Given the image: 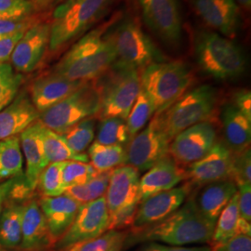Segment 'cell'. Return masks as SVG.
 I'll return each instance as SVG.
<instances>
[{
    "label": "cell",
    "instance_id": "1",
    "mask_svg": "<svg viewBox=\"0 0 251 251\" xmlns=\"http://www.w3.org/2000/svg\"><path fill=\"white\" fill-rule=\"evenodd\" d=\"M110 21L82 36L54 66L51 73L73 81L90 82L100 77L117 60Z\"/></svg>",
    "mask_w": 251,
    "mask_h": 251
},
{
    "label": "cell",
    "instance_id": "2",
    "mask_svg": "<svg viewBox=\"0 0 251 251\" xmlns=\"http://www.w3.org/2000/svg\"><path fill=\"white\" fill-rule=\"evenodd\" d=\"M213 231L214 227L201 216L195 199L191 198L159 223L131 232V236L127 234L126 242H157L179 247L210 245Z\"/></svg>",
    "mask_w": 251,
    "mask_h": 251
},
{
    "label": "cell",
    "instance_id": "3",
    "mask_svg": "<svg viewBox=\"0 0 251 251\" xmlns=\"http://www.w3.org/2000/svg\"><path fill=\"white\" fill-rule=\"evenodd\" d=\"M116 0H64L54 9L49 50L59 52L102 18Z\"/></svg>",
    "mask_w": 251,
    "mask_h": 251
},
{
    "label": "cell",
    "instance_id": "4",
    "mask_svg": "<svg viewBox=\"0 0 251 251\" xmlns=\"http://www.w3.org/2000/svg\"><path fill=\"white\" fill-rule=\"evenodd\" d=\"M93 83L100 97L96 118L118 117L126 120L141 90L140 70L117 60Z\"/></svg>",
    "mask_w": 251,
    "mask_h": 251
},
{
    "label": "cell",
    "instance_id": "5",
    "mask_svg": "<svg viewBox=\"0 0 251 251\" xmlns=\"http://www.w3.org/2000/svg\"><path fill=\"white\" fill-rule=\"evenodd\" d=\"M141 88L151 100L154 115L161 114L179 99L194 82V74L181 61L153 63L140 73Z\"/></svg>",
    "mask_w": 251,
    "mask_h": 251
},
{
    "label": "cell",
    "instance_id": "6",
    "mask_svg": "<svg viewBox=\"0 0 251 251\" xmlns=\"http://www.w3.org/2000/svg\"><path fill=\"white\" fill-rule=\"evenodd\" d=\"M195 54L200 68L217 80L237 78L246 70V58L241 48L215 32L202 31L198 34Z\"/></svg>",
    "mask_w": 251,
    "mask_h": 251
},
{
    "label": "cell",
    "instance_id": "7",
    "mask_svg": "<svg viewBox=\"0 0 251 251\" xmlns=\"http://www.w3.org/2000/svg\"><path fill=\"white\" fill-rule=\"evenodd\" d=\"M218 100L219 96L215 88L210 85H202L186 91L171 107L158 114L162 126L171 141L192 126L211 121L217 110Z\"/></svg>",
    "mask_w": 251,
    "mask_h": 251
},
{
    "label": "cell",
    "instance_id": "8",
    "mask_svg": "<svg viewBox=\"0 0 251 251\" xmlns=\"http://www.w3.org/2000/svg\"><path fill=\"white\" fill-rule=\"evenodd\" d=\"M140 171L129 165L113 170L105 200L110 219L109 230L130 227L139 205Z\"/></svg>",
    "mask_w": 251,
    "mask_h": 251
},
{
    "label": "cell",
    "instance_id": "9",
    "mask_svg": "<svg viewBox=\"0 0 251 251\" xmlns=\"http://www.w3.org/2000/svg\"><path fill=\"white\" fill-rule=\"evenodd\" d=\"M100 97L93 81L85 82L68 97L40 114L39 120L48 128L63 134L82 120L96 117Z\"/></svg>",
    "mask_w": 251,
    "mask_h": 251
},
{
    "label": "cell",
    "instance_id": "10",
    "mask_svg": "<svg viewBox=\"0 0 251 251\" xmlns=\"http://www.w3.org/2000/svg\"><path fill=\"white\" fill-rule=\"evenodd\" d=\"M117 60L138 70L153 63L167 61L165 55L145 35L134 20H124L112 34Z\"/></svg>",
    "mask_w": 251,
    "mask_h": 251
},
{
    "label": "cell",
    "instance_id": "11",
    "mask_svg": "<svg viewBox=\"0 0 251 251\" xmlns=\"http://www.w3.org/2000/svg\"><path fill=\"white\" fill-rule=\"evenodd\" d=\"M171 139L165 132L158 115L126 145V165L137 171H147L156 162L169 154Z\"/></svg>",
    "mask_w": 251,
    "mask_h": 251
},
{
    "label": "cell",
    "instance_id": "12",
    "mask_svg": "<svg viewBox=\"0 0 251 251\" xmlns=\"http://www.w3.org/2000/svg\"><path fill=\"white\" fill-rule=\"evenodd\" d=\"M217 127L212 121L192 126L176 135L170 144L169 154L185 169L204 157L217 142Z\"/></svg>",
    "mask_w": 251,
    "mask_h": 251
},
{
    "label": "cell",
    "instance_id": "13",
    "mask_svg": "<svg viewBox=\"0 0 251 251\" xmlns=\"http://www.w3.org/2000/svg\"><path fill=\"white\" fill-rule=\"evenodd\" d=\"M109 225L105 197L80 205L72 225L54 248L59 251L73 244L95 238L109 230Z\"/></svg>",
    "mask_w": 251,
    "mask_h": 251
},
{
    "label": "cell",
    "instance_id": "14",
    "mask_svg": "<svg viewBox=\"0 0 251 251\" xmlns=\"http://www.w3.org/2000/svg\"><path fill=\"white\" fill-rule=\"evenodd\" d=\"M146 25L170 45H179L182 20L178 0H138Z\"/></svg>",
    "mask_w": 251,
    "mask_h": 251
},
{
    "label": "cell",
    "instance_id": "15",
    "mask_svg": "<svg viewBox=\"0 0 251 251\" xmlns=\"http://www.w3.org/2000/svg\"><path fill=\"white\" fill-rule=\"evenodd\" d=\"M190 185L184 184L155 194L141 202L136 209L131 232L159 223L176 211L188 198Z\"/></svg>",
    "mask_w": 251,
    "mask_h": 251
},
{
    "label": "cell",
    "instance_id": "16",
    "mask_svg": "<svg viewBox=\"0 0 251 251\" xmlns=\"http://www.w3.org/2000/svg\"><path fill=\"white\" fill-rule=\"evenodd\" d=\"M233 160V152L225 142H216L204 157L185 169V179L194 186L203 187L212 182L230 179Z\"/></svg>",
    "mask_w": 251,
    "mask_h": 251
},
{
    "label": "cell",
    "instance_id": "17",
    "mask_svg": "<svg viewBox=\"0 0 251 251\" xmlns=\"http://www.w3.org/2000/svg\"><path fill=\"white\" fill-rule=\"evenodd\" d=\"M50 36V22L41 21L25 31L9 60L13 69L20 74L36 70L49 49Z\"/></svg>",
    "mask_w": 251,
    "mask_h": 251
},
{
    "label": "cell",
    "instance_id": "18",
    "mask_svg": "<svg viewBox=\"0 0 251 251\" xmlns=\"http://www.w3.org/2000/svg\"><path fill=\"white\" fill-rule=\"evenodd\" d=\"M198 15L209 27L233 37L242 25L241 12L234 0H193Z\"/></svg>",
    "mask_w": 251,
    "mask_h": 251
},
{
    "label": "cell",
    "instance_id": "19",
    "mask_svg": "<svg viewBox=\"0 0 251 251\" xmlns=\"http://www.w3.org/2000/svg\"><path fill=\"white\" fill-rule=\"evenodd\" d=\"M185 179V169L179 166L168 154L156 162L140 178L139 202L141 203L155 194L174 188Z\"/></svg>",
    "mask_w": 251,
    "mask_h": 251
},
{
    "label": "cell",
    "instance_id": "20",
    "mask_svg": "<svg viewBox=\"0 0 251 251\" xmlns=\"http://www.w3.org/2000/svg\"><path fill=\"white\" fill-rule=\"evenodd\" d=\"M85 82L69 80L62 75L50 73L33 81L30 87V99L41 114L68 97Z\"/></svg>",
    "mask_w": 251,
    "mask_h": 251
},
{
    "label": "cell",
    "instance_id": "21",
    "mask_svg": "<svg viewBox=\"0 0 251 251\" xmlns=\"http://www.w3.org/2000/svg\"><path fill=\"white\" fill-rule=\"evenodd\" d=\"M49 226L38 201L29 200L25 205L22 223V241L20 248L23 251H41L54 247Z\"/></svg>",
    "mask_w": 251,
    "mask_h": 251
},
{
    "label": "cell",
    "instance_id": "22",
    "mask_svg": "<svg viewBox=\"0 0 251 251\" xmlns=\"http://www.w3.org/2000/svg\"><path fill=\"white\" fill-rule=\"evenodd\" d=\"M39 117L40 113L32 103L26 91H19L15 99L0 111V141L21 134Z\"/></svg>",
    "mask_w": 251,
    "mask_h": 251
},
{
    "label": "cell",
    "instance_id": "23",
    "mask_svg": "<svg viewBox=\"0 0 251 251\" xmlns=\"http://www.w3.org/2000/svg\"><path fill=\"white\" fill-rule=\"evenodd\" d=\"M38 204L56 244L72 225L80 205L65 194L58 197H42Z\"/></svg>",
    "mask_w": 251,
    "mask_h": 251
},
{
    "label": "cell",
    "instance_id": "24",
    "mask_svg": "<svg viewBox=\"0 0 251 251\" xmlns=\"http://www.w3.org/2000/svg\"><path fill=\"white\" fill-rule=\"evenodd\" d=\"M42 122L38 119L20 134L21 147L26 161L25 178L27 185L35 191L40 173L49 165L42 141Z\"/></svg>",
    "mask_w": 251,
    "mask_h": 251
},
{
    "label": "cell",
    "instance_id": "25",
    "mask_svg": "<svg viewBox=\"0 0 251 251\" xmlns=\"http://www.w3.org/2000/svg\"><path fill=\"white\" fill-rule=\"evenodd\" d=\"M203 187L195 202L201 216L212 227H215L218 218L237 193V186L233 180L227 179Z\"/></svg>",
    "mask_w": 251,
    "mask_h": 251
},
{
    "label": "cell",
    "instance_id": "26",
    "mask_svg": "<svg viewBox=\"0 0 251 251\" xmlns=\"http://www.w3.org/2000/svg\"><path fill=\"white\" fill-rule=\"evenodd\" d=\"M222 124L225 144L233 153L251 148V120L233 105L225 104L222 111Z\"/></svg>",
    "mask_w": 251,
    "mask_h": 251
},
{
    "label": "cell",
    "instance_id": "27",
    "mask_svg": "<svg viewBox=\"0 0 251 251\" xmlns=\"http://www.w3.org/2000/svg\"><path fill=\"white\" fill-rule=\"evenodd\" d=\"M25 203L4 201L0 213V247L18 248L22 241V223Z\"/></svg>",
    "mask_w": 251,
    "mask_h": 251
},
{
    "label": "cell",
    "instance_id": "28",
    "mask_svg": "<svg viewBox=\"0 0 251 251\" xmlns=\"http://www.w3.org/2000/svg\"><path fill=\"white\" fill-rule=\"evenodd\" d=\"M241 217L238 209V195L233 196L217 220L210 246L216 248L239 235Z\"/></svg>",
    "mask_w": 251,
    "mask_h": 251
},
{
    "label": "cell",
    "instance_id": "29",
    "mask_svg": "<svg viewBox=\"0 0 251 251\" xmlns=\"http://www.w3.org/2000/svg\"><path fill=\"white\" fill-rule=\"evenodd\" d=\"M23 163L19 135L0 141V183L23 175Z\"/></svg>",
    "mask_w": 251,
    "mask_h": 251
},
{
    "label": "cell",
    "instance_id": "30",
    "mask_svg": "<svg viewBox=\"0 0 251 251\" xmlns=\"http://www.w3.org/2000/svg\"><path fill=\"white\" fill-rule=\"evenodd\" d=\"M89 158L98 172L110 171L126 165V152L122 145H103L94 142L89 147Z\"/></svg>",
    "mask_w": 251,
    "mask_h": 251
},
{
    "label": "cell",
    "instance_id": "31",
    "mask_svg": "<svg viewBox=\"0 0 251 251\" xmlns=\"http://www.w3.org/2000/svg\"><path fill=\"white\" fill-rule=\"evenodd\" d=\"M42 141L44 145L46 158L50 163L63 161H79L89 163V155L85 152L77 153L70 149L64 142L62 135L43 126Z\"/></svg>",
    "mask_w": 251,
    "mask_h": 251
},
{
    "label": "cell",
    "instance_id": "32",
    "mask_svg": "<svg viewBox=\"0 0 251 251\" xmlns=\"http://www.w3.org/2000/svg\"><path fill=\"white\" fill-rule=\"evenodd\" d=\"M127 234L123 230H107L95 238L73 244L58 251H122Z\"/></svg>",
    "mask_w": 251,
    "mask_h": 251
},
{
    "label": "cell",
    "instance_id": "33",
    "mask_svg": "<svg viewBox=\"0 0 251 251\" xmlns=\"http://www.w3.org/2000/svg\"><path fill=\"white\" fill-rule=\"evenodd\" d=\"M112 171L100 172L88 182L66 189L63 194L75 200L79 205L92 202L105 196Z\"/></svg>",
    "mask_w": 251,
    "mask_h": 251
},
{
    "label": "cell",
    "instance_id": "34",
    "mask_svg": "<svg viewBox=\"0 0 251 251\" xmlns=\"http://www.w3.org/2000/svg\"><path fill=\"white\" fill-rule=\"evenodd\" d=\"M126 120L118 117H108L100 119L96 134V143L103 145H122L129 143Z\"/></svg>",
    "mask_w": 251,
    "mask_h": 251
},
{
    "label": "cell",
    "instance_id": "35",
    "mask_svg": "<svg viewBox=\"0 0 251 251\" xmlns=\"http://www.w3.org/2000/svg\"><path fill=\"white\" fill-rule=\"evenodd\" d=\"M96 120V117L82 120L60 135H62L64 142L72 151L82 153L90 147L95 138Z\"/></svg>",
    "mask_w": 251,
    "mask_h": 251
},
{
    "label": "cell",
    "instance_id": "36",
    "mask_svg": "<svg viewBox=\"0 0 251 251\" xmlns=\"http://www.w3.org/2000/svg\"><path fill=\"white\" fill-rule=\"evenodd\" d=\"M152 116H154V109L152 102L141 88L139 95L128 114V117L126 119L130 139L146 126Z\"/></svg>",
    "mask_w": 251,
    "mask_h": 251
},
{
    "label": "cell",
    "instance_id": "37",
    "mask_svg": "<svg viewBox=\"0 0 251 251\" xmlns=\"http://www.w3.org/2000/svg\"><path fill=\"white\" fill-rule=\"evenodd\" d=\"M24 82L22 74L15 72L11 64L4 63L0 66V111L7 107L18 95Z\"/></svg>",
    "mask_w": 251,
    "mask_h": 251
},
{
    "label": "cell",
    "instance_id": "38",
    "mask_svg": "<svg viewBox=\"0 0 251 251\" xmlns=\"http://www.w3.org/2000/svg\"><path fill=\"white\" fill-rule=\"evenodd\" d=\"M63 162L50 163L40 173L36 187L42 193L43 197H58L64 193Z\"/></svg>",
    "mask_w": 251,
    "mask_h": 251
},
{
    "label": "cell",
    "instance_id": "39",
    "mask_svg": "<svg viewBox=\"0 0 251 251\" xmlns=\"http://www.w3.org/2000/svg\"><path fill=\"white\" fill-rule=\"evenodd\" d=\"M99 173L89 163L79 161L63 162V184L64 191L69 187L88 182Z\"/></svg>",
    "mask_w": 251,
    "mask_h": 251
},
{
    "label": "cell",
    "instance_id": "40",
    "mask_svg": "<svg viewBox=\"0 0 251 251\" xmlns=\"http://www.w3.org/2000/svg\"><path fill=\"white\" fill-rule=\"evenodd\" d=\"M29 0H0V20H16L39 14Z\"/></svg>",
    "mask_w": 251,
    "mask_h": 251
},
{
    "label": "cell",
    "instance_id": "41",
    "mask_svg": "<svg viewBox=\"0 0 251 251\" xmlns=\"http://www.w3.org/2000/svg\"><path fill=\"white\" fill-rule=\"evenodd\" d=\"M239 186L243 183H251V148L238 153H233V167L231 178Z\"/></svg>",
    "mask_w": 251,
    "mask_h": 251
},
{
    "label": "cell",
    "instance_id": "42",
    "mask_svg": "<svg viewBox=\"0 0 251 251\" xmlns=\"http://www.w3.org/2000/svg\"><path fill=\"white\" fill-rule=\"evenodd\" d=\"M41 21L43 20L40 17V14L16 20H0V36H7L21 31L25 32Z\"/></svg>",
    "mask_w": 251,
    "mask_h": 251
},
{
    "label": "cell",
    "instance_id": "43",
    "mask_svg": "<svg viewBox=\"0 0 251 251\" xmlns=\"http://www.w3.org/2000/svg\"><path fill=\"white\" fill-rule=\"evenodd\" d=\"M137 251H213V248L210 245L179 247L161 243L147 242Z\"/></svg>",
    "mask_w": 251,
    "mask_h": 251
},
{
    "label": "cell",
    "instance_id": "44",
    "mask_svg": "<svg viewBox=\"0 0 251 251\" xmlns=\"http://www.w3.org/2000/svg\"><path fill=\"white\" fill-rule=\"evenodd\" d=\"M238 209L240 217L251 222V183H243L237 186Z\"/></svg>",
    "mask_w": 251,
    "mask_h": 251
},
{
    "label": "cell",
    "instance_id": "45",
    "mask_svg": "<svg viewBox=\"0 0 251 251\" xmlns=\"http://www.w3.org/2000/svg\"><path fill=\"white\" fill-rule=\"evenodd\" d=\"M25 33V31H21L7 36H0V63L9 62L19 40Z\"/></svg>",
    "mask_w": 251,
    "mask_h": 251
},
{
    "label": "cell",
    "instance_id": "46",
    "mask_svg": "<svg viewBox=\"0 0 251 251\" xmlns=\"http://www.w3.org/2000/svg\"><path fill=\"white\" fill-rule=\"evenodd\" d=\"M213 251H251V236H234L225 244L213 248Z\"/></svg>",
    "mask_w": 251,
    "mask_h": 251
},
{
    "label": "cell",
    "instance_id": "47",
    "mask_svg": "<svg viewBox=\"0 0 251 251\" xmlns=\"http://www.w3.org/2000/svg\"><path fill=\"white\" fill-rule=\"evenodd\" d=\"M233 104L243 115L251 120V90H240L233 95Z\"/></svg>",
    "mask_w": 251,
    "mask_h": 251
},
{
    "label": "cell",
    "instance_id": "48",
    "mask_svg": "<svg viewBox=\"0 0 251 251\" xmlns=\"http://www.w3.org/2000/svg\"><path fill=\"white\" fill-rule=\"evenodd\" d=\"M34 4L38 12L46 11L47 9H50L58 6L62 0H29Z\"/></svg>",
    "mask_w": 251,
    "mask_h": 251
},
{
    "label": "cell",
    "instance_id": "49",
    "mask_svg": "<svg viewBox=\"0 0 251 251\" xmlns=\"http://www.w3.org/2000/svg\"><path fill=\"white\" fill-rule=\"evenodd\" d=\"M14 181V178L8 179L2 183H0V213L2 210V206L4 204V201L7 198V195L9 194V190L12 186V183Z\"/></svg>",
    "mask_w": 251,
    "mask_h": 251
},
{
    "label": "cell",
    "instance_id": "50",
    "mask_svg": "<svg viewBox=\"0 0 251 251\" xmlns=\"http://www.w3.org/2000/svg\"><path fill=\"white\" fill-rule=\"evenodd\" d=\"M238 4H240L245 9H251V0H234Z\"/></svg>",
    "mask_w": 251,
    "mask_h": 251
},
{
    "label": "cell",
    "instance_id": "51",
    "mask_svg": "<svg viewBox=\"0 0 251 251\" xmlns=\"http://www.w3.org/2000/svg\"><path fill=\"white\" fill-rule=\"evenodd\" d=\"M1 64H2V63H0V66H1Z\"/></svg>",
    "mask_w": 251,
    "mask_h": 251
}]
</instances>
